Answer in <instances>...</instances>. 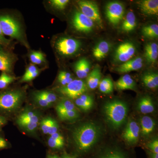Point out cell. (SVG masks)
I'll list each match as a JSON object with an SVG mask.
<instances>
[{"mask_svg":"<svg viewBox=\"0 0 158 158\" xmlns=\"http://www.w3.org/2000/svg\"><path fill=\"white\" fill-rule=\"evenodd\" d=\"M101 133L99 126L94 123H86L77 127L72 133L77 150L81 152L88 151L98 142Z\"/></svg>","mask_w":158,"mask_h":158,"instance_id":"6da1fadb","label":"cell"},{"mask_svg":"<svg viewBox=\"0 0 158 158\" xmlns=\"http://www.w3.org/2000/svg\"><path fill=\"white\" fill-rule=\"evenodd\" d=\"M103 109L107 121L113 128H118L126 121L128 107L124 102L119 100L108 102L105 104Z\"/></svg>","mask_w":158,"mask_h":158,"instance_id":"7a4b0ae2","label":"cell"},{"mask_svg":"<svg viewBox=\"0 0 158 158\" xmlns=\"http://www.w3.org/2000/svg\"><path fill=\"white\" fill-rule=\"evenodd\" d=\"M24 94L19 90L0 92V114L5 116L13 113L20 106Z\"/></svg>","mask_w":158,"mask_h":158,"instance_id":"3957f363","label":"cell"},{"mask_svg":"<svg viewBox=\"0 0 158 158\" xmlns=\"http://www.w3.org/2000/svg\"><path fill=\"white\" fill-rule=\"evenodd\" d=\"M0 27L5 36L23 42L21 27L17 20L9 15L0 14Z\"/></svg>","mask_w":158,"mask_h":158,"instance_id":"277c9868","label":"cell"},{"mask_svg":"<svg viewBox=\"0 0 158 158\" xmlns=\"http://www.w3.org/2000/svg\"><path fill=\"white\" fill-rule=\"evenodd\" d=\"M81 44L78 40L69 37H62L57 40L55 47L60 55L70 56L76 54L81 47Z\"/></svg>","mask_w":158,"mask_h":158,"instance_id":"5b68a950","label":"cell"},{"mask_svg":"<svg viewBox=\"0 0 158 158\" xmlns=\"http://www.w3.org/2000/svg\"><path fill=\"white\" fill-rule=\"evenodd\" d=\"M87 90V85L81 80H73L65 86L58 88L59 93L70 99H76Z\"/></svg>","mask_w":158,"mask_h":158,"instance_id":"8992f818","label":"cell"},{"mask_svg":"<svg viewBox=\"0 0 158 158\" xmlns=\"http://www.w3.org/2000/svg\"><path fill=\"white\" fill-rule=\"evenodd\" d=\"M77 3L81 10L80 11L97 24L101 28H103L102 20L96 3L88 1H80Z\"/></svg>","mask_w":158,"mask_h":158,"instance_id":"52a82bcc","label":"cell"},{"mask_svg":"<svg viewBox=\"0 0 158 158\" xmlns=\"http://www.w3.org/2000/svg\"><path fill=\"white\" fill-rule=\"evenodd\" d=\"M125 8L123 4L118 2H111L106 6V14L111 24L116 26L123 19Z\"/></svg>","mask_w":158,"mask_h":158,"instance_id":"ba28073f","label":"cell"},{"mask_svg":"<svg viewBox=\"0 0 158 158\" xmlns=\"http://www.w3.org/2000/svg\"><path fill=\"white\" fill-rule=\"evenodd\" d=\"M72 24L77 31L84 33H90L94 27V23L93 21L78 11L74 13Z\"/></svg>","mask_w":158,"mask_h":158,"instance_id":"9c48e42d","label":"cell"},{"mask_svg":"<svg viewBox=\"0 0 158 158\" xmlns=\"http://www.w3.org/2000/svg\"><path fill=\"white\" fill-rule=\"evenodd\" d=\"M136 52L135 46L133 43L126 41L121 43L116 48L114 54L115 62H124L132 59Z\"/></svg>","mask_w":158,"mask_h":158,"instance_id":"30bf717a","label":"cell"},{"mask_svg":"<svg viewBox=\"0 0 158 158\" xmlns=\"http://www.w3.org/2000/svg\"><path fill=\"white\" fill-rule=\"evenodd\" d=\"M140 134V127L138 123L134 120H130L123 131V138L127 144L133 145L138 142Z\"/></svg>","mask_w":158,"mask_h":158,"instance_id":"8fae6325","label":"cell"},{"mask_svg":"<svg viewBox=\"0 0 158 158\" xmlns=\"http://www.w3.org/2000/svg\"><path fill=\"white\" fill-rule=\"evenodd\" d=\"M143 65V59L141 57H137L118 65L115 68V70L119 73H127L133 71L139 70L142 68Z\"/></svg>","mask_w":158,"mask_h":158,"instance_id":"7c38bea8","label":"cell"},{"mask_svg":"<svg viewBox=\"0 0 158 158\" xmlns=\"http://www.w3.org/2000/svg\"><path fill=\"white\" fill-rule=\"evenodd\" d=\"M14 63V58L10 53L0 46V71L10 73L12 71Z\"/></svg>","mask_w":158,"mask_h":158,"instance_id":"4fadbf2b","label":"cell"},{"mask_svg":"<svg viewBox=\"0 0 158 158\" xmlns=\"http://www.w3.org/2000/svg\"><path fill=\"white\" fill-rule=\"evenodd\" d=\"M138 7L144 15H158V0H143L138 2Z\"/></svg>","mask_w":158,"mask_h":158,"instance_id":"5bb4252c","label":"cell"},{"mask_svg":"<svg viewBox=\"0 0 158 158\" xmlns=\"http://www.w3.org/2000/svg\"><path fill=\"white\" fill-rule=\"evenodd\" d=\"M140 134L141 137H148L153 131L155 127V123L151 117L144 116L140 119Z\"/></svg>","mask_w":158,"mask_h":158,"instance_id":"9a60e30c","label":"cell"},{"mask_svg":"<svg viewBox=\"0 0 158 158\" xmlns=\"http://www.w3.org/2000/svg\"><path fill=\"white\" fill-rule=\"evenodd\" d=\"M87 87L91 90L98 87L102 77L101 70L98 65H96L87 77Z\"/></svg>","mask_w":158,"mask_h":158,"instance_id":"2e32d148","label":"cell"},{"mask_svg":"<svg viewBox=\"0 0 158 158\" xmlns=\"http://www.w3.org/2000/svg\"><path fill=\"white\" fill-rule=\"evenodd\" d=\"M110 48V44L107 41H100L94 48L92 51L93 56L99 60L104 59L109 53Z\"/></svg>","mask_w":158,"mask_h":158,"instance_id":"e0dca14e","label":"cell"},{"mask_svg":"<svg viewBox=\"0 0 158 158\" xmlns=\"http://www.w3.org/2000/svg\"><path fill=\"white\" fill-rule=\"evenodd\" d=\"M90 68V62L85 58L80 59L75 65L76 73L78 77L81 79L85 78L88 77Z\"/></svg>","mask_w":158,"mask_h":158,"instance_id":"ac0fdd59","label":"cell"},{"mask_svg":"<svg viewBox=\"0 0 158 158\" xmlns=\"http://www.w3.org/2000/svg\"><path fill=\"white\" fill-rule=\"evenodd\" d=\"M75 104L82 111L87 112L92 109L94 103L93 97L90 95L82 94L75 99Z\"/></svg>","mask_w":158,"mask_h":158,"instance_id":"d6986e66","label":"cell"},{"mask_svg":"<svg viewBox=\"0 0 158 158\" xmlns=\"http://www.w3.org/2000/svg\"><path fill=\"white\" fill-rule=\"evenodd\" d=\"M138 109L142 114H146L154 112L155 106L152 99L149 96H144L139 99Z\"/></svg>","mask_w":158,"mask_h":158,"instance_id":"ffe728a7","label":"cell"},{"mask_svg":"<svg viewBox=\"0 0 158 158\" xmlns=\"http://www.w3.org/2000/svg\"><path fill=\"white\" fill-rule=\"evenodd\" d=\"M158 45L156 43L147 44L144 47V57L148 63H154L158 58Z\"/></svg>","mask_w":158,"mask_h":158,"instance_id":"44dd1931","label":"cell"},{"mask_svg":"<svg viewBox=\"0 0 158 158\" xmlns=\"http://www.w3.org/2000/svg\"><path fill=\"white\" fill-rule=\"evenodd\" d=\"M116 88L119 90H135L136 83L131 76L126 74L120 78L115 83Z\"/></svg>","mask_w":158,"mask_h":158,"instance_id":"7402d4cb","label":"cell"},{"mask_svg":"<svg viewBox=\"0 0 158 158\" xmlns=\"http://www.w3.org/2000/svg\"><path fill=\"white\" fill-rule=\"evenodd\" d=\"M137 25L135 15L132 11L128 12L122 25V30L125 32H131Z\"/></svg>","mask_w":158,"mask_h":158,"instance_id":"603a6c76","label":"cell"},{"mask_svg":"<svg viewBox=\"0 0 158 158\" xmlns=\"http://www.w3.org/2000/svg\"><path fill=\"white\" fill-rule=\"evenodd\" d=\"M142 81L145 87L154 89L158 86V75L156 73L148 72L143 75Z\"/></svg>","mask_w":158,"mask_h":158,"instance_id":"cb8c5ba5","label":"cell"},{"mask_svg":"<svg viewBox=\"0 0 158 158\" xmlns=\"http://www.w3.org/2000/svg\"><path fill=\"white\" fill-rule=\"evenodd\" d=\"M56 110L58 116L66 111L77 110L74 104L68 98L63 99L59 102L56 106Z\"/></svg>","mask_w":158,"mask_h":158,"instance_id":"d4e9b609","label":"cell"},{"mask_svg":"<svg viewBox=\"0 0 158 158\" xmlns=\"http://www.w3.org/2000/svg\"><path fill=\"white\" fill-rule=\"evenodd\" d=\"M37 113V112L33 109L27 108L23 110L18 117L16 123L21 128L24 124L33 118Z\"/></svg>","mask_w":158,"mask_h":158,"instance_id":"484cf974","label":"cell"},{"mask_svg":"<svg viewBox=\"0 0 158 158\" xmlns=\"http://www.w3.org/2000/svg\"><path fill=\"white\" fill-rule=\"evenodd\" d=\"M40 116L38 113L31 118L22 127L23 129L29 133L34 132L39 124Z\"/></svg>","mask_w":158,"mask_h":158,"instance_id":"4316f807","label":"cell"},{"mask_svg":"<svg viewBox=\"0 0 158 158\" xmlns=\"http://www.w3.org/2000/svg\"><path fill=\"white\" fill-rule=\"evenodd\" d=\"M142 34L148 38H156L158 36V26L157 24L150 25L144 26L142 29Z\"/></svg>","mask_w":158,"mask_h":158,"instance_id":"83f0119b","label":"cell"},{"mask_svg":"<svg viewBox=\"0 0 158 158\" xmlns=\"http://www.w3.org/2000/svg\"><path fill=\"white\" fill-rule=\"evenodd\" d=\"M99 90L103 94H109L113 92V84L112 80L109 78H106L101 81L98 85Z\"/></svg>","mask_w":158,"mask_h":158,"instance_id":"f1b7e54d","label":"cell"},{"mask_svg":"<svg viewBox=\"0 0 158 158\" xmlns=\"http://www.w3.org/2000/svg\"><path fill=\"white\" fill-rule=\"evenodd\" d=\"M35 94L41 98L44 99L52 105L56 101L57 96L54 92L44 90L36 92Z\"/></svg>","mask_w":158,"mask_h":158,"instance_id":"f546056e","label":"cell"},{"mask_svg":"<svg viewBox=\"0 0 158 158\" xmlns=\"http://www.w3.org/2000/svg\"><path fill=\"white\" fill-rule=\"evenodd\" d=\"M15 78L6 72H2L0 75V90H3L8 87L14 81Z\"/></svg>","mask_w":158,"mask_h":158,"instance_id":"4dcf8cb0","label":"cell"},{"mask_svg":"<svg viewBox=\"0 0 158 158\" xmlns=\"http://www.w3.org/2000/svg\"><path fill=\"white\" fill-rule=\"evenodd\" d=\"M30 59L33 64L40 65L45 62L44 55L40 52H33L30 55Z\"/></svg>","mask_w":158,"mask_h":158,"instance_id":"1f68e13d","label":"cell"},{"mask_svg":"<svg viewBox=\"0 0 158 158\" xmlns=\"http://www.w3.org/2000/svg\"><path fill=\"white\" fill-rule=\"evenodd\" d=\"M58 80L63 86L68 85L73 80L70 73L64 71L60 72L58 75Z\"/></svg>","mask_w":158,"mask_h":158,"instance_id":"d6a6232c","label":"cell"},{"mask_svg":"<svg viewBox=\"0 0 158 158\" xmlns=\"http://www.w3.org/2000/svg\"><path fill=\"white\" fill-rule=\"evenodd\" d=\"M59 117L62 120H73L79 117V113L77 110H70L64 112Z\"/></svg>","mask_w":158,"mask_h":158,"instance_id":"836d02e7","label":"cell"},{"mask_svg":"<svg viewBox=\"0 0 158 158\" xmlns=\"http://www.w3.org/2000/svg\"><path fill=\"white\" fill-rule=\"evenodd\" d=\"M53 120V118L50 117H47L44 118L40 121V130L44 134H48L49 130L50 128Z\"/></svg>","mask_w":158,"mask_h":158,"instance_id":"e575fe53","label":"cell"},{"mask_svg":"<svg viewBox=\"0 0 158 158\" xmlns=\"http://www.w3.org/2000/svg\"><path fill=\"white\" fill-rule=\"evenodd\" d=\"M69 2V0H51L49 3L54 9L61 11L65 9Z\"/></svg>","mask_w":158,"mask_h":158,"instance_id":"d590c367","label":"cell"},{"mask_svg":"<svg viewBox=\"0 0 158 158\" xmlns=\"http://www.w3.org/2000/svg\"><path fill=\"white\" fill-rule=\"evenodd\" d=\"M100 158H127L122 153L117 151H111L106 153Z\"/></svg>","mask_w":158,"mask_h":158,"instance_id":"8d00e7d4","label":"cell"},{"mask_svg":"<svg viewBox=\"0 0 158 158\" xmlns=\"http://www.w3.org/2000/svg\"><path fill=\"white\" fill-rule=\"evenodd\" d=\"M48 143V146L51 148H53V149H60L64 146V141H57L50 137Z\"/></svg>","mask_w":158,"mask_h":158,"instance_id":"74e56055","label":"cell"},{"mask_svg":"<svg viewBox=\"0 0 158 158\" xmlns=\"http://www.w3.org/2000/svg\"><path fill=\"white\" fill-rule=\"evenodd\" d=\"M34 100L36 102V104L42 108H48L50 107L52 105L41 97L34 94Z\"/></svg>","mask_w":158,"mask_h":158,"instance_id":"f35d334b","label":"cell"},{"mask_svg":"<svg viewBox=\"0 0 158 158\" xmlns=\"http://www.w3.org/2000/svg\"><path fill=\"white\" fill-rule=\"evenodd\" d=\"M147 147L151 152L155 153H158V140L156 138L150 141L147 144Z\"/></svg>","mask_w":158,"mask_h":158,"instance_id":"ab89813d","label":"cell"},{"mask_svg":"<svg viewBox=\"0 0 158 158\" xmlns=\"http://www.w3.org/2000/svg\"><path fill=\"white\" fill-rule=\"evenodd\" d=\"M39 73L40 71L38 70L37 71L33 73L27 75H23L22 79H21L20 82L22 83V82L31 81L35 79L36 77L38 76Z\"/></svg>","mask_w":158,"mask_h":158,"instance_id":"60d3db41","label":"cell"},{"mask_svg":"<svg viewBox=\"0 0 158 158\" xmlns=\"http://www.w3.org/2000/svg\"><path fill=\"white\" fill-rule=\"evenodd\" d=\"M59 128V126L58 122L55 119H53L50 128L49 130L48 135H52L54 133L58 132Z\"/></svg>","mask_w":158,"mask_h":158,"instance_id":"b9f144b4","label":"cell"},{"mask_svg":"<svg viewBox=\"0 0 158 158\" xmlns=\"http://www.w3.org/2000/svg\"><path fill=\"white\" fill-rule=\"evenodd\" d=\"M9 40L7 39L5 37V35L3 34L2 29L0 27V46L6 47L9 45Z\"/></svg>","mask_w":158,"mask_h":158,"instance_id":"7bdbcfd3","label":"cell"},{"mask_svg":"<svg viewBox=\"0 0 158 158\" xmlns=\"http://www.w3.org/2000/svg\"><path fill=\"white\" fill-rule=\"evenodd\" d=\"M9 146V144L8 141L3 136L0 135V151L8 148Z\"/></svg>","mask_w":158,"mask_h":158,"instance_id":"ee69618b","label":"cell"},{"mask_svg":"<svg viewBox=\"0 0 158 158\" xmlns=\"http://www.w3.org/2000/svg\"><path fill=\"white\" fill-rule=\"evenodd\" d=\"M37 70H38L37 69V67L34 64L30 65L26 69L25 73L23 75H27L33 73L37 71Z\"/></svg>","mask_w":158,"mask_h":158,"instance_id":"f6af8a7d","label":"cell"},{"mask_svg":"<svg viewBox=\"0 0 158 158\" xmlns=\"http://www.w3.org/2000/svg\"><path fill=\"white\" fill-rule=\"evenodd\" d=\"M50 137L52 138L53 139L57 140V141H64L63 136L61 135L58 132L54 133L52 135H51Z\"/></svg>","mask_w":158,"mask_h":158,"instance_id":"bcb514c9","label":"cell"},{"mask_svg":"<svg viewBox=\"0 0 158 158\" xmlns=\"http://www.w3.org/2000/svg\"><path fill=\"white\" fill-rule=\"evenodd\" d=\"M7 122L8 120L6 117L0 114V131H2V128L7 124Z\"/></svg>","mask_w":158,"mask_h":158,"instance_id":"7dc6e473","label":"cell"},{"mask_svg":"<svg viewBox=\"0 0 158 158\" xmlns=\"http://www.w3.org/2000/svg\"><path fill=\"white\" fill-rule=\"evenodd\" d=\"M148 153L150 158H158V153H155L151 151L148 152Z\"/></svg>","mask_w":158,"mask_h":158,"instance_id":"c3c4849f","label":"cell"},{"mask_svg":"<svg viewBox=\"0 0 158 158\" xmlns=\"http://www.w3.org/2000/svg\"><path fill=\"white\" fill-rule=\"evenodd\" d=\"M47 158H60L58 156L56 155H49L48 156Z\"/></svg>","mask_w":158,"mask_h":158,"instance_id":"681fc988","label":"cell"},{"mask_svg":"<svg viewBox=\"0 0 158 158\" xmlns=\"http://www.w3.org/2000/svg\"><path fill=\"white\" fill-rule=\"evenodd\" d=\"M62 158H73L72 157H71L69 156H67V155H64L62 156Z\"/></svg>","mask_w":158,"mask_h":158,"instance_id":"f907efd6","label":"cell"}]
</instances>
